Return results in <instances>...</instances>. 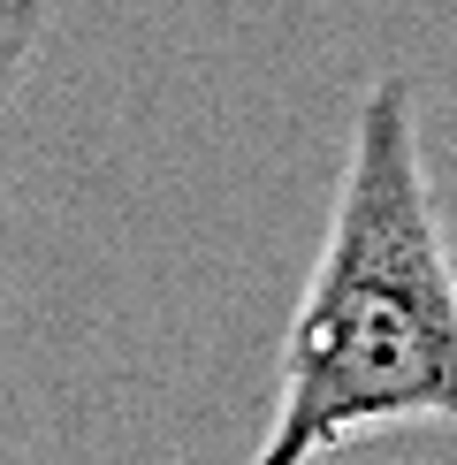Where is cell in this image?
Instances as JSON below:
<instances>
[{
	"label": "cell",
	"instance_id": "obj_1",
	"mask_svg": "<svg viewBox=\"0 0 457 465\" xmlns=\"http://www.w3.org/2000/svg\"><path fill=\"white\" fill-rule=\"evenodd\" d=\"M457 428V244L412 76H366L313 275L275 351V412L244 465H320L358 435Z\"/></svg>",
	"mask_w": 457,
	"mask_h": 465
},
{
	"label": "cell",
	"instance_id": "obj_2",
	"mask_svg": "<svg viewBox=\"0 0 457 465\" xmlns=\"http://www.w3.org/2000/svg\"><path fill=\"white\" fill-rule=\"evenodd\" d=\"M46 24H53L46 0H0V114H8V100L24 92L38 46H46Z\"/></svg>",
	"mask_w": 457,
	"mask_h": 465
}]
</instances>
